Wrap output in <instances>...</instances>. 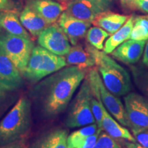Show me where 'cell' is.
Returning <instances> with one entry per match:
<instances>
[{
	"instance_id": "cell-5",
	"label": "cell",
	"mask_w": 148,
	"mask_h": 148,
	"mask_svg": "<svg viewBox=\"0 0 148 148\" xmlns=\"http://www.w3.org/2000/svg\"><path fill=\"white\" fill-rule=\"evenodd\" d=\"M92 95L90 84L86 78L69 106L65 121L68 127L86 126L95 123L90 104Z\"/></svg>"
},
{
	"instance_id": "cell-35",
	"label": "cell",
	"mask_w": 148,
	"mask_h": 148,
	"mask_svg": "<svg viewBox=\"0 0 148 148\" xmlns=\"http://www.w3.org/2000/svg\"><path fill=\"white\" fill-rule=\"evenodd\" d=\"M125 145L126 148H146L137 143H133L130 141L125 142Z\"/></svg>"
},
{
	"instance_id": "cell-16",
	"label": "cell",
	"mask_w": 148,
	"mask_h": 148,
	"mask_svg": "<svg viewBox=\"0 0 148 148\" xmlns=\"http://www.w3.org/2000/svg\"><path fill=\"white\" fill-rule=\"evenodd\" d=\"M20 21L23 27L34 37L39 36L44 29L50 25L28 5H25L20 14Z\"/></svg>"
},
{
	"instance_id": "cell-38",
	"label": "cell",
	"mask_w": 148,
	"mask_h": 148,
	"mask_svg": "<svg viewBox=\"0 0 148 148\" xmlns=\"http://www.w3.org/2000/svg\"><path fill=\"white\" fill-rule=\"evenodd\" d=\"M59 1H69V0H59Z\"/></svg>"
},
{
	"instance_id": "cell-31",
	"label": "cell",
	"mask_w": 148,
	"mask_h": 148,
	"mask_svg": "<svg viewBox=\"0 0 148 148\" xmlns=\"http://www.w3.org/2000/svg\"><path fill=\"white\" fill-rule=\"evenodd\" d=\"M136 5L138 9L148 13V0H136Z\"/></svg>"
},
{
	"instance_id": "cell-28",
	"label": "cell",
	"mask_w": 148,
	"mask_h": 148,
	"mask_svg": "<svg viewBox=\"0 0 148 148\" xmlns=\"http://www.w3.org/2000/svg\"><path fill=\"white\" fill-rule=\"evenodd\" d=\"M94 3L99 8L102 12L108 11L111 6L114 0H88Z\"/></svg>"
},
{
	"instance_id": "cell-19",
	"label": "cell",
	"mask_w": 148,
	"mask_h": 148,
	"mask_svg": "<svg viewBox=\"0 0 148 148\" xmlns=\"http://www.w3.org/2000/svg\"><path fill=\"white\" fill-rule=\"evenodd\" d=\"M0 25L9 34L30 38V36L22 25L17 14L14 11H0Z\"/></svg>"
},
{
	"instance_id": "cell-25",
	"label": "cell",
	"mask_w": 148,
	"mask_h": 148,
	"mask_svg": "<svg viewBox=\"0 0 148 148\" xmlns=\"http://www.w3.org/2000/svg\"><path fill=\"white\" fill-rule=\"evenodd\" d=\"M92 148H122L114 138L106 133L101 132L96 144Z\"/></svg>"
},
{
	"instance_id": "cell-6",
	"label": "cell",
	"mask_w": 148,
	"mask_h": 148,
	"mask_svg": "<svg viewBox=\"0 0 148 148\" xmlns=\"http://www.w3.org/2000/svg\"><path fill=\"white\" fill-rule=\"evenodd\" d=\"M34 46L30 38L6 32L0 34V53L14 64L23 75L26 69Z\"/></svg>"
},
{
	"instance_id": "cell-11",
	"label": "cell",
	"mask_w": 148,
	"mask_h": 148,
	"mask_svg": "<svg viewBox=\"0 0 148 148\" xmlns=\"http://www.w3.org/2000/svg\"><path fill=\"white\" fill-rule=\"evenodd\" d=\"M92 23L77 19L69 16L65 12H62L58 19V25L65 33L70 42L73 45L78 43L86 35Z\"/></svg>"
},
{
	"instance_id": "cell-29",
	"label": "cell",
	"mask_w": 148,
	"mask_h": 148,
	"mask_svg": "<svg viewBox=\"0 0 148 148\" xmlns=\"http://www.w3.org/2000/svg\"><path fill=\"white\" fill-rule=\"evenodd\" d=\"M15 8L14 0H0V11H13Z\"/></svg>"
},
{
	"instance_id": "cell-18",
	"label": "cell",
	"mask_w": 148,
	"mask_h": 148,
	"mask_svg": "<svg viewBox=\"0 0 148 148\" xmlns=\"http://www.w3.org/2000/svg\"><path fill=\"white\" fill-rule=\"evenodd\" d=\"M102 129L114 138H122L128 141L136 143V140L131 134V133L126 127H124L119 124L116 120L111 116L108 111L106 110L103 104V118Z\"/></svg>"
},
{
	"instance_id": "cell-7",
	"label": "cell",
	"mask_w": 148,
	"mask_h": 148,
	"mask_svg": "<svg viewBox=\"0 0 148 148\" xmlns=\"http://www.w3.org/2000/svg\"><path fill=\"white\" fill-rule=\"evenodd\" d=\"M124 102L132 134L148 129V98L136 92H129L124 97Z\"/></svg>"
},
{
	"instance_id": "cell-22",
	"label": "cell",
	"mask_w": 148,
	"mask_h": 148,
	"mask_svg": "<svg viewBox=\"0 0 148 148\" xmlns=\"http://www.w3.org/2000/svg\"><path fill=\"white\" fill-rule=\"evenodd\" d=\"M102 130L96 123L86 125L77 130L73 132L67 138L68 148H82L88 136Z\"/></svg>"
},
{
	"instance_id": "cell-14",
	"label": "cell",
	"mask_w": 148,
	"mask_h": 148,
	"mask_svg": "<svg viewBox=\"0 0 148 148\" xmlns=\"http://www.w3.org/2000/svg\"><path fill=\"white\" fill-rule=\"evenodd\" d=\"M64 12L77 19L92 23L102 11L88 0H72L66 5Z\"/></svg>"
},
{
	"instance_id": "cell-23",
	"label": "cell",
	"mask_w": 148,
	"mask_h": 148,
	"mask_svg": "<svg viewBox=\"0 0 148 148\" xmlns=\"http://www.w3.org/2000/svg\"><path fill=\"white\" fill-rule=\"evenodd\" d=\"M110 35L108 32L101 27L94 26L88 29L86 36V40L90 45L99 50H102L104 47L103 42Z\"/></svg>"
},
{
	"instance_id": "cell-33",
	"label": "cell",
	"mask_w": 148,
	"mask_h": 148,
	"mask_svg": "<svg viewBox=\"0 0 148 148\" xmlns=\"http://www.w3.org/2000/svg\"><path fill=\"white\" fill-rule=\"evenodd\" d=\"M134 21L143 25L148 30V19L145 16H138L134 18Z\"/></svg>"
},
{
	"instance_id": "cell-9",
	"label": "cell",
	"mask_w": 148,
	"mask_h": 148,
	"mask_svg": "<svg viewBox=\"0 0 148 148\" xmlns=\"http://www.w3.org/2000/svg\"><path fill=\"white\" fill-rule=\"evenodd\" d=\"M97 86L100 95L101 100L103 106L123 126L129 127V121L125 111V106L117 96L107 89L103 84L100 76H97Z\"/></svg>"
},
{
	"instance_id": "cell-30",
	"label": "cell",
	"mask_w": 148,
	"mask_h": 148,
	"mask_svg": "<svg viewBox=\"0 0 148 148\" xmlns=\"http://www.w3.org/2000/svg\"><path fill=\"white\" fill-rule=\"evenodd\" d=\"M120 3L125 10H135L138 9L136 0H120Z\"/></svg>"
},
{
	"instance_id": "cell-8",
	"label": "cell",
	"mask_w": 148,
	"mask_h": 148,
	"mask_svg": "<svg viewBox=\"0 0 148 148\" xmlns=\"http://www.w3.org/2000/svg\"><path fill=\"white\" fill-rule=\"evenodd\" d=\"M38 43L55 54L64 56L71 49L70 41L58 24L53 23L38 36Z\"/></svg>"
},
{
	"instance_id": "cell-26",
	"label": "cell",
	"mask_w": 148,
	"mask_h": 148,
	"mask_svg": "<svg viewBox=\"0 0 148 148\" xmlns=\"http://www.w3.org/2000/svg\"><path fill=\"white\" fill-rule=\"evenodd\" d=\"M129 39L147 40H148V30L143 25L134 21V27L130 35Z\"/></svg>"
},
{
	"instance_id": "cell-12",
	"label": "cell",
	"mask_w": 148,
	"mask_h": 148,
	"mask_svg": "<svg viewBox=\"0 0 148 148\" xmlns=\"http://www.w3.org/2000/svg\"><path fill=\"white\" fill-rule=\"evenodd\" d=\"M145 40L130 39L121 44L111 53L116 60L127 64H134L140 60L145 49Z\"/></svg>"
},
{
	"instance_id": "cell-15",
	"label": "cell",
	"mask_w": 148,
	"mask_h": 148,
	"mask_svg": "<svg viewBox=\"0 0 148 148\" xmlns=\"http://www.w3.org/2000/svg\"><path fill=\"white\" fill-rule=\"evenodd\" d=\"M67 65L76 66L82 69L93 67L95 66V60L88 49V45L85 47L79 45L71 47L67 54L64 56Z\"/></svg>"
},
{
	"instance_id": "cell-37",
	"label": "cell",
	"mask_w": 148,
	"mask_h": 148,
	"mask_svg": "<svg viewBox=\"0 0 148 148\" xmlns=\"http://www.w3.org/2000/svg\"><path fill=\"white\" fill-rule=\"evenodd\" d=\"M1 25H0V34H1Z\"/></svg>"
},
{
	"instance_id": "cell-20",
	"label": "cell",
	"mask_w": 148,
	"mask_h": 148,
	"mask_svg": "<svg viewBox=\"0 0 148 148\" xmlns=\"http://www.w3.org/2000/svg\"><path fill=\"white\" fill-rule=\"evenodd\" d=\"M134 18L135 17L133 15L130 16L124 25L114 34L109 37L103 47V51L105 53L107 54L111 53L121 44L129 39L130 35L134 27Z\"/></svg>"
},
{
	"instance_id": "cell-4",
	"label": "cell",
	"mask_w": 148,
	"mask_h": 148,
	"mask_svg": "<svg viewBox=\"0 0 148 148\" xmlns=\"http://www.w3.org/2000/svg\"><path fill=\"white\" fill-rule=\"evenodd\" d=\"M67 66L64 57L55 54L41 46L33 49L23 75L27 80L36 82Z\"/></svg>"
},
{
	"instance_id": "cell-21",
	"label": "cell",
	"mask_w": 148,
	"mask_h": 148,
	"mask_svg": "<svg viewBox=\"0 0 148 148\" xmlns=\"http://www.w3.org/2000/svg\"><path fill=\"white\" fill-rule=\"evenodd\" d=\"M67 138L66 130H56L40 139L36 148H68Z\"/></svg>"
},
{
	"instance_id": "cell-39",
	"label": "cell",
	"mask_w": 148,
	"mask_h": 148,
	"mask_svg": "<svg viewBox=\"0 0 148 148\" xmlns=\"http://www.w3.org/2000/svg\"><path fill=\"white\" fill-rule=\"evenodd\" d=\"M145 17H146V18H147V19H148V16H145Z\"/></svg>"
},
{
	"instance_id": "cell-10",
	"label": "cell",
	"mask_w": 148,
	"mask_h": 148,
	"mask_svg": "<svg viewBox=\"0 0 148 148\" xmlns=\"http://www.w3.org/2000/svg\"><path fill=\"white\" fill-rule=\"evenodd\" d=\"M23 84L21 71L8 57L0 53V86L12 91L21 88Z\"/></svg>"
},
{
	"instance_id": "cell-1",
	"label": "cell",
	"mask_w": 148,
	"mask_h": 148,
	"mask_svg": "<svg viewBox=\"0 0 148 148\" xmlns=\"http://www.w3.org/2000/svg\"><path fill=\"white\" fill-rule=\"evenodd\" d=\"M85 75L84 69L71 66L55 72L37 84L32 95L42 113L52 117L63 112Z\"/></svg>"
},
{
	"instance_id": "cell-27",
	"label": "cell",
	"mask_w": 148,
	"mask_h": 148,
	"mask_svg": "<svg viewBox=\"0 0 148 148\" xmlns=\"http://www.w3.org/2000/svg\"><path fill=\"white\" fill-rule=\"evenodd\" d=\"M133 136L138 144L144 147L148 148V129L142 130L133 133Z\"/></svg>"
},
{
	"instance_id": "cell-2",
	"label": "cell",
	"mask_w": 148,
	"mask_h": 148,
	"mask_svg": "<svg viewBox=\"0 0 148 148\" xmlns=\"http://www.w3.org/2000/svg\"><path fill=\"white\" fill-rule=\"evenodd\" d=\"M95 60V66L100 73L103 84L109 91L117 97L127 95L132 89L128 72L104 51L88 45Z\"/></svg>"
},
{
	"instance_id": "cell-34",
	"label": "cell",
	"mask_w": 148,
	"mask_h": 148,
	"mask_svg": "<svg viewBox=\"0 0 148 148\" xmlns=\"http://www.w3.org/2000/svg\"><path fill=\"white\" fill-rule=\"evenodd\" d=\"M143 63L146 67L148 68V41L146 42L145 49H144L143 57Z\"/></svg>"
},
{
	"instance_id": "cell-32",
	"label": "cell",
	"mask_w": 148,
	"mask_h": 148,
	"mask_svg": "<svg viewBox=\"0 0 148 148\" xmlns=\"http://www.w3.org/2000/svg\"><path fill=\"white\" fill-rule=\"evenodd\" d=\"M0 148H26L23 143H20V142H13L6 145H1Z\"/></svg>"
},
{
	"instance_id": "cell-13",
	"label": "cell",
	"mask_w": 148,
	"mask_h": 148,
	"mask_svg": "<svg viewBox=\"0 0 148 148\" xmlns=\"http://www.w3.org/2000/svg\"><path fill=\"white\" fill-rule=\"evenodd\" d=\"M27 5L44 18L49 25L55 23L66 8L53 0H28Z\"/></svg>"
},
{
	"instance_id": "cell-17",
	"label": "cell",
	"mask_w": 148,
	"mask_h": 148,
	"mask_svg": "<svg viewBox=\"0 0 148 148\" xmlns=\"http://www.w3.org/2000/svg\"><path fill=\"white\" fill-rule=\"evenodd\" d=\"M127 19V15L106 11L101 12L92 23L103 29L110 34H113L124 25Z\"/></svg>"
},
{
	"instance_id": "cell-36",
	"label": "cell",
	"mask_w": 148,
	"mask_h": 148,
	"mask_svg": "<svg viewBox=\"0 0 148 148\" xmlns=\"http://www.w3.org/2000/svg\"><path fill=\"white\" fill-rule=\"evenodd\" d=\"M7 90H5L3 89L0 86V103L2 102V101L4 100L5 98L6 97V95H7Z\"/></svg>"
},
{
	"instance_id": "cell-3",
	"label": "cell",
	"mask_w": 148,
	"mask_h": 148,
	"mask_svg": "<svg viewBox=\"0 0 148 148\" xmlns=\"http://www.w3.org/2000/svg\"><path fill=\"white\" fill-rule=\"evenodd\" d=\"M30 122V101L22 97L0 121V145H6L19 139L28 131Z\"/></svg>"
},
{
	"instance_id": "cell-24",
	"label": "cell",
	"mask_w": 148,
	"mask_h": 148,
	"mask_svg": "<svg viewBox=\"0 0 148 148\" xmlns=\"http://www.w3.org/2000/svg\"><path fill=\"white\" fill-rule=\"evenodd\" d=\"M133 80L140 92L148 98V71L143 67L130 66Z\"/></svg>"
}]
</instances>
